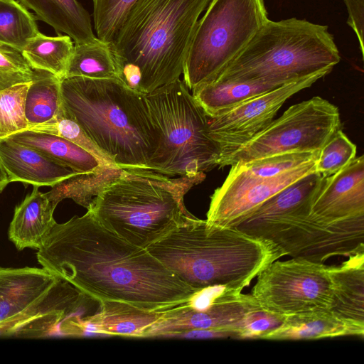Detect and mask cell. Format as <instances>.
<instances>
[{
  "mask_svg": "<svg viewBox=\"0 0 364 364\" xmlns=\"http://www.w3.org/2000/svg\"><path fill=\"white\" fill-rule=\"evenodd\" d=\"M37 250L43 269L99 301L164 311L187 302L198 290L146 249L105 228L89 210L56 223Z\"/></svg>",
  "mask_w": 364,
  "mask_h": 364,
  "instance_id": "1",
  "label": "cell"
},
{
  "mask_svg": "<svg viewBox=\"0 0 364 364\" xmlns=\"http://www.w3.org/2000/svg\"><path fill=\"white\" fill-rule=\"evenodd\" d=\"M34 11L36 18L52 26L58 33L69 36L75 43L94 41L91 18L77 0H18Z\"/></svg>",
  "mask_w": 364,
  "mask_h": 364,
  "instance_id": "22",
  "label": "cell"
},
{
  "mask_svg": "<svg viewBox=\"0 0 364 364\" xmlns=\"http://www.w3.org/2000/svg\"><path fill=\"white\" fill-rule=\"evenodd\" d=\"M65 112L117 167L149 169L159 132L145 94L119 79L74 77L61 80Z\"/></svg>",
  "mask_w": 364,
  "mask_h": 364,
  "instance_id": "2",
  "label": "cell"
},
{
  "mask_svg": "<svg viewBox=\"0 0 364 364\" xmlns=\"http://www.w3.org/2000/svg\"><path fill=\"white\" fill-rule=\"evenodd\" d=\"M340 60L327 26L296 18L269 19L214 80L286 84L330 73Z\"/></svg>",
  "mask_w": 364,
  "mask_h": 364,
  "instance_id": "6",
  "label": "cell"
},
{
  "mask_svg": "<svg viewBox=\"0 0 364 364\" xmlns=\"http://www.w3.org/2000/svg\"><path fill=\"white\" fill-rule=\"evenodd\" d=\"M33 76L34 70L21 51L0 43V90L29 82Z\"/></svg>",
  "mask_w": 364,
  "mask_h": 364,
  "instance_id": "33",
  "label": "cell"
},
{
  "mask_svg": "<svg viewBox=\"0 0 364 364\" xmlns=\"http://www.w3.org/2000/svg\"><path fill=\"white\" fill-rule=\"evenodd\" d=\"M35 15L16 0H0V43L22 51L40 31Z\"/></svg>",
  "mask_w": 364,
  "mask_h": 364,
  "instance_id": "29",
  "label": "cell"
},
{
  "mask_svg": "<svg viewBox=\"0 0 364 364\" xmlns=\"http://www.w3.org/2000/svg\"><path fill=\"white\" fill-rule=\"evenodd\" d=\"M146 100L159 135L149 169L174 177L218 166L220 152L208 132V117L183 81L161 86Z\"/></svg>",
  "mask_w": 364,
  "mask_h": 364,
  "instance_id": "8",
  "label": "cell"
},
{
  "mask_svg": "<svg viewBox=\"0 0 364 364\" xmlns=\"http://www.w3.org/2000/svg\"><path fill=\"white\" fill-rule=\"evenodd\" d=\"M356 146L338 129L318 151L316 171L327 177L349 165L356 157Z\"/></svg>",
  "mask_w": 364,
  "mask_h": 364,
  "instance_id": "31",
  "label": "cell"
},
{
  "mask_svg": "<svg viewBox=\"0 0 364 364\" xmlns=\"http://www.w3.org/2000/svg\"><path fill=\"white\" fill-rule=\"evenodd\" d=\"M311 204L262 222L236 228L267 241L284 255L323 263L364 252V215L333 222L309 214Z\"/></svg>",
  "mask_w": 364,
  "mask_h": 364,
  "instance_id": "10",
  "label": "cell"
},
{
  "mask_svg": "<svg viewBox=\"0 0 364 364\" xmlns=\"http://www.w3.org/2000/svg\"><path fill=\"white\" fill-rule=\"evenodd\" d=\"M123 170L112 166L92 173L75 174L56 183L45 194L55 207L62 200L71 198L88 210L105 186L118 177Z\"/></svg>",
  "mask_w": 364,
  "mask_h": 364,
  "instance_id": "28",
  "label": "cell"
},
{
  "mask_svg": "<svg viewBox=\"0 0 364 364\" xmlns=\"http://www.w3.org/2000/svg\"><path fill=\"white\" fill-rule=\"evenodd\" d=\"M30 82L0 90V141L28 129L24 107Z\"/></svg>",
  "mask_w": 364,
  "mask_h": 364,
  "instance_id": "30",
  "label": "cell"
},
{
  "mask_svg": "<svg viewBox=\"0 0 364 364\" xmlns=\"http://www.w3.org/2000/svg\"><path fill=\"white\" fill-rule=\"evenodd\" d=\"M34 130L58 134L91 153L104 164L114 166L87 136L79 124L65 112L64 109L54 124Z\"/></svg>",
  "mask_w": 364,
  "mask_h": 364,
  "instance_id": "34",
  "label": "cell"
},
{
  "mask_svg": "<svg viewBox=\"0 0 364 364\" xmlns=\"http://www.w3.org/2000/svg\"><path fill=\"white\" fill-rule=\"evenodd\" d=\"M10 183L7 174L0 162V193Z\"/></svg>",
  "mask_w": 364,
  "mask_h": 364,
  "instance_id": "38",
  "label": "cell"
},
{
  "mask_svg": "<svg viewBox=\"0 0 364 364\" xmlns=\"http://www.w3.org/2000/svg\"><path fill=\"white\" fill-rule=\"evenodd\" d=\"M146 250L196 289L225 286L242 291L284 255L274 245L236 228H209L188 218Z\"/></svg>",
  "mask_w": 364,
  "mask_h": 364,
  "instance_id": "3",
  "label": "cell"
},
{
  "mask_svg": "<svg viewBox=\"0 0 364 364\" xmlns=\"http://www.w3.org/2000/svg\"><path fill=\"white\" fill-rule=\"evenodd\" d=\"M316 161L273 177H258L233 166L210 197L205 225L209 228H236L269 198L316 171Z\"/></svg>",
  "mask_w": 364,
  "mask_h": 364,
  "instance_id": "14",
  "label": "cell"
},
{
  "mask_svg": "<svg viewBox=\"0 0 364 364\" xmlns=\"http://www.w3.org/2000/svg\"><path fill=\"white\" fill-rule=\"evenodd\" d=\"M164 311L146 310L122 301H100L98 310L85 318L82 336L141 338Z\"/></svg>",
  "mask_w": 364,
  "mask_h": 364,
  "instance_id": "18",
  "label": "cell"
},
{
  "mask_svg": "<svg viewBox=\"0 0 364 364\" xmlns=\"http://www.w3.org/2000/svg\"><path fill=\"white\" fill-rule=\"evenodd\" d=\"M73 48L74 43L68 35L53 37L39 32L28 41L21 52L33 70L50 73L62 80L65 77Z\"/></svg>",
  "mask_w": 364,
  "mask_h": 364,
  "instance_id": "26",
  "label": "cell"
},
{
  "mask_svg": "<svg viewBox=\"0 0 364 364\" xmlns=\"http://www.w3.org/2000/svg\"><path fill=\"white\" fill-rule=\"evenodd\" d=\"M38 188L34 186L15 208L8 235L18 250H38L56 223L53 218L56 207Z\"/></svg>",
  "mask_w": 364,
  "mask_h": 364,
  "instance_id": "20",
  "label": "cell"
},
{
  "mask_svg": "<svg viewBox=\"0 0 364 364\" xmlns=\"http://www.w3.org/2000/svg\"><path fill=\"white\" fill-rule=\"evenodd\" d=\"M211 0H135L110 42L117 60L135 65L148 95L179 79L199 17Z\"/></svg>",
  "mask_w": 364,
  "mask_h": 364,
  "instance_id": "4",
  "label": "cell"
},
{
  "mask_svg": "<svg viewBox=\"0 0 364 364\" xmlns=\"http://www.w3.org/2000/svg\"><path fill=\"white\" fill-rule=\"evenodd\" d=\"M338 265H328L332 304L338 318L364 327V252L348 257Z\"/></svg>",
  "mask_w": 364,
  "mask_h": 364,
  "instance_id": "19",
  "label": "cell"
},
{
  "mask_svg": "<svg viewBox=\"0 0 364 364\" xmlns=\"http://www.w3.org/2000/svg\"><path fill=\"white\" fill-rule=\"evenodd\" d=\"M119 79L118 68L110 43L97 38L94 41L75 43L65 77Z\"/></svg>",
  "mask_w": 364,
  "mask_h": 364,
  "instance_id": "27",
  "label": "cell"
},
{
  "mask_svg": "<svg viewBox=\"0 0 364 364\" xmlns=\"http://www.w3.org/2000/svg\"><path fill=\"white\" fill-rule=\"evenodd\" d=\"M328 74L318 73L288 82L208 117V132L220 152L218 166L267 127L289 97Z\"/></svg>",
  "mask_w": 364,
  "mask_h": 364,
  "instance_id": "13",
  "label": "cell"
},
{
  "mask_svg": "<svg viewBox=\"0 0 364 364\" xmlns=\"http://www.w3.org/2000/svg\"><path fill=\"white\" fill-rule=\"evenodd\" d=\"M0 162L10 182L20 181L33 186H53L78 174L35 149L7 138L0 141Z\"/></svg>",
  "mask_w": 364,
  "mask_h": 364,
  "instance_id": "17",
  "label": "cell"
},
{
  "mask_svg": "<svg viewBox=\"0 0 364 364\" xmlns=\"http://www.w3.org/2000/svg\"><path fill=\"white\" fill-rule=\"evenodd\" d=\"M205 173L176 178L147 168L123 170L94 199L87 210L105 228L146 249L188 218L186 193Z\"/></svg>",
  "mask_w": 364,
  "mask_h": 364,
  "instance_id": "5",
  "label": "cell"
},
{
  "mask_svg": "<svg viewBox=\"0 0 364 364\" xmlns=\"http://www.w3.org/2000/svg\"><path fill=\"white\" fill-rule=\"evenodd\" d=\"M283 85L273 82L214 80L195 88L192 95L206 115L211 117Z\"/></svg>",
  "mask_w": 364,
  "mask_h": 364,
  "instance_id": "24",
  "label": "cell"
},
{
  "mask_svg": "<svg viewBox=\"0 0 364 364\" xmlns=\"http://www.w3.org/2000/svg\"><path fill=\"white\" fill-rule=\"evenodd\" d=\"M227 338L238 339V333L232 328H196L172 332L161 338Z\"/></svg>",
  "mask_w": 364,
  "mask_h": 364,
  "instance_id": "36",
  "label": "cell"
},
{
  "mask_svg": "<svg viewBox=\"0 0 364 364\" xmlns=\"http://www.w3.org/2000/svg\"><path fill=\"white\" fill-rule=\"evenodd\" d=\"M348 13V25L354 31L364 55V0H343Z\"/></svg>",
  "mask_w": 364,
  "mask_h": 364,
  "instance_id": "37",
  "label": "cell"
},
{
  "mask_svg": "<svg viewBox=\"0 0 364 364\" xmlns=\"http://www.w3.org/2000/svg\"><path fill=\"white\" fill-rule=\"evenodd\" d=\"M61 79L43 71L34 70L25 98V116L28 129L54 124L63 111Z\"/></svg>",
  "mask_w": 364,
  "mask_h": 364,
  "instance_id": "25",
  "label": "cell"
},
{
  "mask_svg": "<svg viewBox=\"0 0 364 364\" xmlns=\"http://www.w3.org/2000/svg\"><path fill=\"white\" fill-rule=\"evenodd\" d=\"M187 302L164 311L143 338H161L169 333L196 328H232L237 331L251 312L262 309L250 294L242 292L226 296L203 309L192 308Z\"/></svg>",
  "mask_w": 364,
  "mask_h": 364,
  "instance_id": "15",
  "label": "cell"
},
{
  "mask_svg": "<svg viewBox=\"0 0 364 364\" xmlns=\"http://www.w3.org/2000/svg\"><path fill=\"white\" fill-rule=\"evenodd\" d=\"M9 139L36 149L77 173H92L104 167L112 166L104 164L91 153L53 133L26 129Z\"/></svg>",
  "mask_w": 364,
  "mask_h": 364,
  "instance_id": "23",
  "label": "cell"
},
{
  "mask_svg": "<svg viewBox=\"0 0 364 364\" xmlns=\"http://www.w3.org/2000/svg\"><path fill=\"white\" fill-rule=\"evenodd\" d=\"M268 20L264 0H211L184 63L187 87L193 90L213 81Z\"/></svg>",
  "mask_w": 364,
  "mask_h": 364,
  "instance_id": "9",
  "label": "cell"
},
{
  "mask_svg": "<svg viewBox=\"0 0 364 364\" xmlns=\"http://www.w3.org/2000/svg\"><path fill=\"white\" fill-rule=\"evenodd\" d=\"M135 0H92L97 37L110 43L128 8Z\"/></svg>",
  "mask_w": 364,
  "mask_h": 364,
  "instance_id": "32",
  "label": "cell"
},
{
  "mask_svg": "<svg viewBox=\"0 0 364 364\" xmlns=\"http://www.w3.org/2000/svg\"><path fill=\"white\" fill-rule=\"evenodd\" d=\"M364 336V327L346 322L328 310L315 311L285 317L282 323L267 333L266 340H311Z\"/></svg>",
  "mask_w": 364,
  "mask_h": 364,
  "instance_id": "21",
  "label": "cell"
},
{
  "mask_svg": "<svg viewBox=\"0 0 364 364\" xmlns=\"http://www.w3.org/2000/svg\"><path fill=\"white\" fill-rule=\"evenodd\" d=\"M93 298L45 269L0 267V336H62Z\"/></svg>",
  "mask_w": 364,
  "mask_h": 364,
  "instance_id": "7",
  "label": "cell"
},
{
  "mask_svg": "<svg viewBox=\"0 0 364 364\" xmlns=\"http://www.w3.org/2000/svg\"><path fill=\"white\" fill-rule=\"evenodd\" d=\"M250 294L262 309L284 318L329 311L332 294L328 265L299 257L276 260L257 274Z\"/></svg>",
  "mask_w": 364,
  "mask_h": 364,
  "instance_id": "12",
  "label": "cell"
},
{
  "mask_svg": "<svg viewBox=\"0 0 364 364\" xmlns=\"http://www.w3.org/2000/svg\"><path fill=\"white\" fill-rule=\"evenodd\" d=\"M341 128L338 107L321 97H314L289 107L220 168L272 155L319 151Z\"/></svg>",
  "mask_w": 364,
  "mask_h": 364,
  "instance_id": "11",
  "label": "cell"
},
{
  "mask_svg": "<svg viewBox=\"0 0 364 364\" xmlns=\"http://www.w3.org/2000/svg\"><path fill=\"white\" fill-rule=\"evenodd\" d=\"M309 214L326 222L364 215L363 155L334 174L322 177Z\"/></svg>",
  "mask_w": 364,
  "mask_h": 364,
  "instance_id": "16",
  "label": "cell"
},
{
  "mask_svg": "<svg viewBox=\"0 0 364 364\" xmlns=\"http://www.w3.org/2000/svg\"><path fill=\"white\" fill-rule=\"evenodd\" d=\"M284 318L262 309L251 312L238 328V339H262L271 331L279 327Z\"/></svg>",
  "mask_w": 364,
  "mask_h": 364,
  "instance_id": "35",
  "label": "cell"
}]
</instances>
